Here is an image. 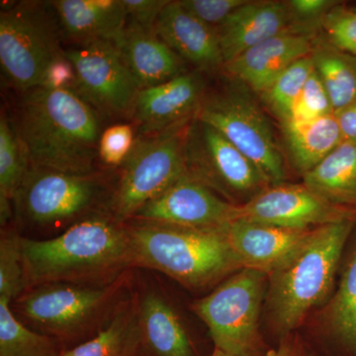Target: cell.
<instances>
[{
    "mask_svg": "<svg viewBox=\"0 0 356 356\" xmlns=\"http://www.w3.org/2000/svg\"><path fill=\"white\" fill-rule=\"evenodd\" d=\"M247 0H181L185 10L213 28H218L228 19L234 11Z\"/></svg>",
    "mask_w": 356,
    "mask_h": 356,
    "instance_id": "obj_35",
    "label": "cell"
},
{
    "mask_svg": "<svg viewBox=\"0 0 356 356\" xmlns=\"http://www.w3.org/2000/svg\"><path fill=\"white\" fill-rule=\"evenodd\" d=\"M268 276L241 269L192 304L216 350L229 356H261L259 318Z\"/></svg>",
    "mask_w": 356,
    "mask_h": 356,
    "instance_id": "obj_9",
    "label": "cell"
},
{
    "mask_svg": "<svg viewBox=\"0 0 356 356\" xmlns=\"http://www.w3.org/2000/svg\"><path fill=\"white\" fill-rule=\"evenodd\" d=\"M195 118L216 129L240 149L269 186L284 184V158L273 128L257 102L242 88L232 86L204 96Z\"/></svg>",
    "mask_w": 356,
    "mask_h": 356,
    "instance_id": "obj_10",
    "label": "cell"
},
{
    "mask_svg": "<svg viewBox=\"0 0 356 356\" xmlns=\"http://www.w3.org/2000/svg\"><path fill=\"white\" fill-rule=\"evenodd\" d=\"M115 44L140 90L187 72L184 60L159 38L154 30L127 20L125 29Z\"/></svg>",
    "mask_w": 356,
    "mask_h": 356,
    "instance_id": "obj_21",
    "label": "cell"
},
{
    "mask_svg": "<svg viewBox=\"0 0 356 356\" xmlns=\"http://www.w3.org/2000/svg\"><path fill=\"white\" fill-rule=\"evenodd\" d=\"M27 290L21 235L13 229H2L0 238V299L13 303Z\"/></svg>",
    "mask_w": 356,
    "mask_h": 356,
    "instance_id": "obj_31",
    "label": "cell"
},
{
    "mask_svg": "<svg viewBox=\"0 0 356 356\" xmlns=\"http://www.w3.org/2000/svg\"><path fill=\"white\" fill-rule=\"evenodd\" d=\"M307 32L292 29L248 49L222 67L236 83L262 95L290 67L313 53Z\"/></svg>",
    "mask_w": 356,
    "mask_h": 356,
    "instance_id": "obj_16",
    "label": "cell"
},
{
    "mask_svg": "<svg viewBox=\"0 0 356 356\" xmlns=\"http://www.w3.org/2000/svg\"><path fill=\"white\" fill-rule=\"evenodd\" d=\"M324 327L348 355L356 356V240L344 262L337 291L324 310Z\"/></svg>",
    "mask_w": 356,
    "mask_h": 356,
    "instance_id": "obj_26",
    "label": "cell"
},
{
    "mask_svg": "<svg viewBox=\"0 0 356 356\" xmlns=\"http://www.w3.org/2000/svg\"><path fill=\"white\" fill-rule=\"evenodd\" d=\"M135 131L130 124H115L103 130L98 147L99 161L116 168L127 161L135 147Z\"/></svg>",
    "mask_w": 356,
    "mask_h": 356,
    "instance_id": "obj_33",
    "label": "cell"
},
{
    "mask_svg": "<svg viewBox=\"0 0 356 356\" xmlns=\"http://www.w3.org/2000/svg\"><path fill=\"white\" fill-rule=\"evenodd\" d=\"M65 54L76 72L74 92L102 116L132 117L140 89L114 42L70 46Z\"/></svg>",
    "mask_w": 356,
    "mask_h": 356,
    "instance_id": "obj_12",
    "label": "cell"
},
{
    "mask_svg": "<svg viewBox=\"0 0 356 356\" xmlns=\"http://www.w3.org/2000/svg\"><path fill=\"white\" fill-rule=\"evenodd\" d=\"M292 29L298 30L293 24L287 2L247 0L216 28L224 65L248 49Z\"/></svg>",
    "mask_w": 356,
    "mask_h": 356,
    "instance_id": "obj_19",
    "label": "cell"
},
{
    "mask_svg": "<svg viewBox=\"0 0 356 356\" xmlns=\"http://www.w3.org/2000/svg\"><path fill=\"white\" fill-rule=\"evenodd\" d=\"M189 123L136 142L114 184L110 214L117 222L131 221L140 208L188 175L185 145Z\"/></svg>",
    "mask_w": 356,
    "mask_h": 356,
    "instance_id": "obj_8",
    "label": "cell"
},
{
    "mask_svg": "<svg viewBox=\"0 0 356 356\" xmlns=\"http://www.w3.org/2000/svg\"><path fill=\"white\" fill-rule=\"evenodd\" d=\"M330 44L339 50L356 56V9L337 4L322 22Z\"/></svg>",
    "mask_w": 356,
    "mask_h": 356,
    "instance_id": "obj_34",
    "label": "cell"
},
{
    "mask_svg": "<svg viewBox=\"0 0 356 356\" xmlns=\"http://www.w3.org/2000/svg\"><path fill=\"white\" fill-rule=\"evenodd\" d=\"M285 143L296 170L305 175L343 142L334 113L282 126Z\"/></svg>",
    "mask_w": 356,
    "mask_h": 356,
    "instance_id": "obj_24",
    "label": "cell"
},
{
    "mask_svg": "<svg viewBox=\"0 0 356 356\" xmlns=\"http://www.w3.org/2000/svg\"><path fill=\"white\" fill-rule=\"evenodd\" d=\"M273 356H306L298 339H293L290 334L282 337V341Z\"/></svg>",
    "mask_w": 356,
    "mask_h": 356,
    "instance_id": "obj_40",
    "label": "cell"
},
{
    "mask_svg": "<svg viewBox=\"0 0 356 356\" xmlns=\"http://www.w3.org/2000/svg\"><path fill=\"white\" fill-rule=\"evenodd\" d=\"M314 229H287L238 219L229 225L226 235L242 269L268 276L298 252Z\"/></svg>",
    "mask_w": 356,
    "mask_h": 356,
    "instance_id": "obj_17",
    "label": "cell"
},
{
    "mask_svg": "<svg viewBox=\"0 0 356 356\" xmlns=\"http://www.w3.org/2000/svg\"><path fill=\"white\" fill-rule=\"evenodd\" d=\"M356 219L314 229L291 259L268 275L267 313L274 331L286 337L330 296Z\"/></svg>",
    "mask_w": 356,
    "mask_h": 356,
    "instance_id": "obj_3",
    "label": "cell"
},
{
    "mask_svg": "<svg viewBox=\"0 0 356 356\" xmlns=\"http://www.w3.org/2000/svg\"><path fill=\"white\" fill-rule=\"evenodd\" d=\"M20 93L11 120L30 165L74 175L98 172L102 115L70 89Z\"/></svg>",
    "mask_w": 356,
    "mask_h": 356,
    "instance_id": "obj_1",
    "label": "cell"
},
{
    "mask_svg": "<svg viewBox=\"0 0 356 356\" xmlns=\"http://www.w3.org/2000/svg\"><path fill=\"white\" fill-rule=\"evenodd\" d=\"M135 266L153 269L192 289L211 286L241 270L226 232L202 231L163 222H126Z\"/></svg>",
    "mask_w": 356,
    "mask_h": 356,
    "instance_id": "obj_4",
    "label": "cell"
},
{
    "mask_svg": "<svg viewBox=\"0 0 356 356\" xmlns=\"http://www.w3.org/2000/svg\"><path fill=\"white\" fill-rule=\"evenodd\" d=\"M314 70L312 55L301 58L290 65L273 86L261 95L281 125L289 120L300 93Z\"/></svg>",
    "mask_w": 356,
    "mask_h": 356,
    "instance_id": "obj_30",
    "label": "cell"
},
{
    "mask_svg": "<svg viewBox=\"0 0 356 356\" xmlns=\"http://www.w3.org/2000/svg\"><path fill=\"white\" fill-rule=\"evenodd\" d=\"M113 191L99 172L74 175L30 165L14 196V219L19 231L63 233L88 218L110 214Z\"/></svg>",
    "mask_w": 356,
    "mask_h": 356,
    "instance_id": "obj_6",
    "label": "cell"
},
{
    "mask_svg": "<svg viewBox=\"0 0 356 356\" xmlns=\"http://www.w3.org/2000/svg\"><path fill=\"white\" fill-rule=\"evenodd\" d=\"M185 156L191 177L235 205H243L269 186L240 149L196 118L188 125Z\"/></svg>",
    "mask_w": 356,
    "mask_h": 356,
    "instance_id": "obj_11",
    "label": "cell"
},
{
    "mask_svg": "<svg viewBox=\"0 0 356 356\" xmlns=\"http://www.w3.org/2000/svg\"><path fill=\"white\" fill-rule=\"evenodd\" d=\"M30 166L17 131L11 119L0 117V205H13V199Z\"/></svg>",
    "mask_w": 356,
    "mask_h": 356,
    "instance_id": "obj_29",
    "label": "cell"
},
{
    "mask_svg": "<svg viewBox=\"0 0 356 356\" xmlns=\"http://www.w3.org/2000/svg\"><path fill=\"white\" fill-rule=\"evenodd\" d=\"M205 96L202 72H187L140 90L132 118L143 137L158 135L193 120Z\"/></svg>",
    "mask_w": 356,
    "mask_h": 356,
    "instance_id": "obj_15",
    "label": "cell"
},
{
    "mask_svg": "<svg viewBox=\"0 0 356 356\" xmlns=\"http://www.w3.org/2000/svg\"><path fill=\"white\" fill-rule=\"evenodd\" d=\"M211 356H229L227 355H225L224 353H222V351L216 350V348H214V350H213L212 355Z\"/></svg>",
    "mask_w": 356,
    "mask_h": 356,
    "instance_id": "obj_41",
    "label": "cell"
},
{
    "mask_svg": "<svg viewBox=\"0 0 356 356\" xmlns=\"http://www.w3.org/2000/svg\"><path fill=\"white\" fill-rule=\"evenodd\" d=\"M240 220L311 229L356 219V210L332 202L305 184L271 185L240 206Z\"/></svg>",
    "mask_w": 356,
    "mask_h": 356,
    "instance_id": "obj_13",
    "label": "cell"
},
{
    "mask_svg": "<svg viewBox=\"0 0 356 356\" xmlns=\"http://www.w3.org/2000/svg\"><path fill=\"white\" fill-rule=\"evenodd\" d=\"M60 37L72 46L95 41L116 42L127 24L123 0L49 1Z\"/></svg>",
    "mask_w": 356,
    "mask_h": 356,
    "instance_id": "obj_20",
    "label": "cell"
},
{
    "mask_svg": "<svg viewBox=\"0 0 356 356\" xmlns=\"http://www.w3.org/2000/svg\"><path fill=\"white\" fill-rule=\"evenodd\" d=\"M287 4L293 24L297 29L304 31L301 27L306 30L310 23L318 20L322 23L325 15L337 6V2L332 0H291L287 1Z\"/></svg>",
    "mask_w": 356,
    "mask_h": 356,
    "instance_id": "obj_36",
    "label": "cell"
},
{
    "mask_svg": "<svg viewBox=\"0 0 356 356\" xmlns=\"http://www.w3.org/2000/svg\"><path fill=\"white\" fill-rule=\"evenodd\" d=\"M168 2V0H123L128 21L152 30H154L156 21Z\"/></svg>",
    "mask_w": 356,
    "mask_h": 356,
    "instance_id": "obj_37",
    "label": "cell"
},
{
    "mask_svg": "<svg viewBox=\"0 0 356 356\" xmlns=\"http://www.w3.org/2000/svg\"><path fill=\"white\" fill-rule=\"evenodd\" d=\"M314 67L329 95L334 112L356 99V56L331 44H314Z\"/></svg>",
    "mask_w": 356,
    "mask_h": 356,
    "instance_id": "obj_27",
    "label": "cell"
},
{
    "mask_svg": "<svg viewBox=\"0 0 356 356\" xmlns=\"http://www.w3.org/2000/svg\"><path fill=\"white\" fill-rule=\"evenodd\" d=\"M63 348L51 337L33 331L0 299V356H63Z\"/></svg>",
    "mask_w": 356,
    "mask_h": 356,
    "instance_id": "obj_28",
    "label": "cell"
},
{
    "mask_svg": "<svg viewBox=\"0 0 356 356\" xmlns=\"http://www.w3.org/2000/svg\"><path fill=\"white\" fill-rule=\"evenodd\" d=\"M238 218L240 206L229 203L188 175L140 208L132 220L202 231L226 232Z\"/></svg>",
    "mask_w": 356,
    "mask_h": 356,
    "instance_id": "obj_14",
    "label": "cell"
},
{
    "mask_svg": "<svg viewBox=\"0 0 356 356\" xmlns=\"http://www.w3.org/2000/svg\"><path fill=\"white\" fill-rule=\"evenodd\" d=\"M127 273L102 284L51 283L30 288L11 303L39 332L65 350L88 341L107 324L127 284Z\"/></svg>",
    "mask_w": 356,
    "mask_h": 356,
    "instance_id": "obj_5",
    "label": "cell"
},
{
    "mask_svg": "<svg viewBox=\"0 0 356 356\" xmlns=\"http://www.w3.org/2000/svg\"><path fill=\"white\" fill-rule=\"evenodd\" d=\"M140 353L142 332L136 296L122 301L107 324L95 336L63 350V356H139Z\"/></svg>",
    "mask_w": 356,
    "mask_h": 356,
    "instance_id": "obj_23",
    "label": "cell"
},
{
    "mask_svg": "<svg viewBox=\"0 0 356 356\" xmlns=\"http://www.w3.org/2000/svg\"><path fill=\"white\" fill-rule=\"evenodd\" d=\"M48 2L21 1L0 13V65L11 88H42L47 70L65 50Z\"/></svg>",
    "mask_w": 356,
    "mask_h": 356,
    "instance_id": "obj_7",
    "label": "cell"
},
{
    "mask_svg": "<svg viewBox=\"0 0 356 356\" xmlns=\"http://www.w3.org/2000/svg\"><path fill=\"white\" fill-rule=\"evenodd\" d=\"M332 113L334 112L329 95L317 72L314 70L300 93L289 120L282 126L297 122L311 121Z\"/></svg>",
    "mask_w": 356,
    "mask_h": 356,
    "instance_id": "obj_32",
    "label": "cell"
},
{
    "mask_svg": "<svg viewBox=\"0 0 356 356\" xmlns=\"http://www.w3.org/2000/svg\"><path fill=\"white\" fill-rule=\"evenodd\" d=\"M154 31L184 60L199 72L224 67L216 28L185 10L179 1H170L159 15Z\"/></svg>",
    "mask_w": 356,
    "mask_h": 356,
    "instance_id": "obj_18",
    "label": "cell"
},
{
    "mask_svg": "<svg viewBox=\"0 0 356 356\" xmlns=\"http://www.w3.org/2000/svg\"><path fill=\"white\" fill-rule=\"evenodd\" d=\"M343 142L356 144V99L334 112Z\"/></svg>",
    "mask_w": 356,
    "mask_h": 356,
    "instance_id": "obj_39",
    "label": "cell"
},
{
    "mask_svg": "<svg viewBox=\"0 0 356 356\" xmlns=\"http://www.w3.org/2000/svg\"><path fill=\"white\" fill-rule=\"evenodd\" d=\"M303 184L332 202L356 210V144L341 143L304 175Z\"/></svg>",
    "mask_w": 356,
    "mask_h": 356,
    "instance_id": "obj_25",
    "label": "cell"
},
{
    "mask_svg": "<svg viewBox=\"0 0 356 356\" xmlns=\"http://www.w3.org/2000/svg\"><path fill=\"white\" fill-rule=\"evenodd\" d=\"M142 353L149 356H197L188 332L163 294L146 290L138 295Z\"/></svg>",
    "mask_w": 356,
    "mask_h": 356,
    "instance_id": "obj_22",
    "label": "cell"
},
{
    "mask_svg": "<svg viewBox=\"0 0 356 356\" xmlns=\"http://www.w3.org/2000/svg\"><path fill=\"white\" fill-rule=\"evenodd\" d=\"M27 290L51 283L102 284L135 266L127 225L110 214L76 222L46 238L21 236Z\"/></svg>",
    "mask_w": 356,
    "mask_h": 356,
    "instance_id": "obj_2",
    "label": "cell"
},
{
    "mask_svg": "<svg viewBox=\"0 0 356 356\" xmlns=\"http://www.w3.org/2000/svg\"><path fill=\"white\" fill-rule=\"evenodd\" d=\"M76 72L65 54L54 60L47 70L42 88L51 89H76Z\"/></svg>",
    "mask_w": 356,
    "mask_h": 356,
    "instance_id": "obj_38",
    "label": "cell"
}]
</instances>
